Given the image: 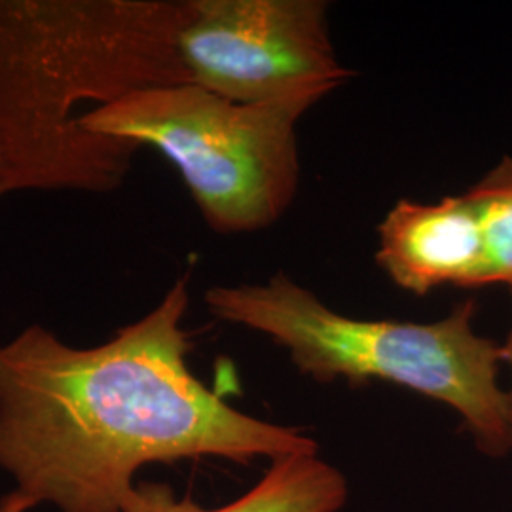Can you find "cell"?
Masks as SVG:
<instances>
[{
  "instance_id": "cell-11",
  "label": "cell",
  "mask_w": 512,
  "mask_h": 512,
  "mask_svg": "<svg viewBox=\"0 0 512 512\" xmlns=\"http://www.w3.org/2000/svg\"><path fill=\"white\" fill-rule=\"evenodd\" d=\"M511 289L512 294V285L509 287ZM501 361H505L507 365L512 368V329L509 332V336H507V340H505V344L501 346ZM509 406H511V423H512V389L511 393H509Z\"/></svg>"
},
{
  "instance_id": "cell-4",
  "label": "cell",
  "mask_w": 512,
  "mask_h": 512,
  "mask_svg": "<svg viewBox=\"0 0 512 512\" xmlns=\"http://www.w3.org/2000/svg\"><path fill=\"white\" fill-rule=\"evenodd\" d=\"M294 105H247L198 84H171L78 116L82 128L160 150L217 234L262 230L291 207L300 162Z\"/></svg>"
},
{
  "instance_id": "cell-8",
  "label": "cell",
  "mask_w": 512,
  "mask_h": 512,
  "mask_svg": "<svg viewBox=\"0 0 512 512\" xmlns=\"http://www.w3.org/2000/svg\"><path fill=\"white\" fill-rule=\"evenodd\" d=\"M348 497L342 473L317 456H294L274 467L251 492L220 509H203L190 497L177 499L165 484L143 482L124 503V512H336Z\"/></svg>"
},
{
  "instance_id": "cell-10",
  "label": "cell",
  "mask_w": 512,
  "mask_h": 512,
  "mask_svg": "<svg viewBox=\"0 0 512 512\" xmlns=\"http://www.w3.org/2000/svg\"><path fill=\"white\" fill-rule=\"evenodd\" d=\"M35 507H37V503L23 492H19L18 488L14 492L0 497V512H27Z\"/></svg>"
},
{
  "instance_id": "cell-5",
  "label": "cell",
  "mask_w": 512,
  "mask_h": 512,
  "mask_svg": "<svg viewBox=\"0 0 512 512\" xmlns=\"http://www.w3.org/2000/svg\"><path fill=\"white\" fill-rule=\"evenodd\" d=\"M179 46L192 84L247 105L310 110L351 76L323 0H186Z\"/></svg>"
},
{
  "instance_id": "cell-1",
  "label": "cell",
  "mask_w": 512,
  "mask_h": 512,
  "mask_svg": "<svg viewBox=\"0 0 512 512\" xmlns=\"http://www.w3.org/2000/svg\"><path fill=\"white\" fill-rule=\"evenodd\" d=\"M188 277L105 344L31 325L0 344V469L37 505L124 512L148 463L317 456L296 429L224 403L188 368Z\"/></svg>"
},
{
  "instance_id": "cell-9",
  "label": "cell",
  "mask_w": 512,
  "mask_h": 512,
  "mask_svg": "<svg viewBox=\"0 0 512 512\" xmlns=\"http://www.w3.org/2000/svg\"><path fill=\"white\" fill-rule=\"evenodd\" d=\"M473 203L482 258L475 289L490 285H512V158L505 156L486 177L469 188Z\"/></svg>"
},
{
  "instance_id": "cell-7",
  "label": "cell",
  "mask_w": 512,
  "mask_h": 512,
  "mask_svg": "<svg viewBox=\"0 0 512 512\" xmlns=\"http://www.w3.org/2000/svg\"><path fill=\"white\" fill-rule=\"evenodd\" d=\"M376 260L404 291L423 296L442 285L475 289L480 230L467 194L437 203L401 200L378 226Z\"/></svg>"
},
{
  "instance_id": "cell-2",
  "label": "cell",
  "mask_w": 512,
  "mask_h": 512,
  "mask_svg": "<svg viewBox=\"0 0 512 512\" xmlns=\"http://www.w3.org/2000/svg\"><path fill=\"white\" fill-rule=\"evenodd\" d=\"M205 304L222 321L268 334L317 382L403 385L454 408L486 456L512 450L509 393L497 384L501 346L473 329V298L437 323L365 321L330 310L277 274L260 285L211 287Z\"/></svg>"
},
{
  "instance_id": "cell-3",
  "label": "cell",
  "mask_w": 512,
  "mask_h": 512,
  "mask_svg": "<svg viewBox=\"0 0 512 512\" xmlns=\"http://www.w3.org/2000/svg\"><path fill=\"white\" fill-rule=\"evenodd\" d=\"M186 0H0V107L67 126L76 110L186 84Z\"/></svg>"
},
{
  "instance_id": "cell-6",
  "label": "cell",
  "mask_w": 512,
  "mask_h": 512,
  "mask_svg": "<svg viewBox=\"0 0 512 512\" xmlns=\"http://www.w3.org/2000/svg\"><path fill=\"white\" fill-rule=\"evenodd\" d=\"M139 148L78 120L48 126L0 107V200L33 190L109 194L128 177Z\"/></svg>"
}]
</instances>
